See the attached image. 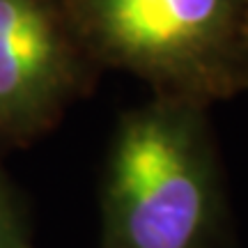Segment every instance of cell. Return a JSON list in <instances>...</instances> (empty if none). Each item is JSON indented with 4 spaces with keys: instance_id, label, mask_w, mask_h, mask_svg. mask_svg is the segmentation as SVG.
<instances>
[{
    "instance_id": "cell-1",
    "label": "cell",
    "mask_w": 248,
    "mask_h": 248,
    "mask_svg": "<svg viewBox=\"0 0 248 248\" xmlns=\"http://www.w3.org/2000/svg\"><path fill=\"white\" fill-rule=\"evenodd\" d=\"M207 106L152 94L117 122L101 184V248H230Z\"/></svg>"
},
{
    "instance_id": "cell-2",
    "label": "cell",
    "mask_w": 248,
    "mask_h": 248,
    "mask_svg": "<svg viewBox=\"0 0 248 248\" xmlns=\"http://www.w3.org/2000/svg\"><path fill=\"white\" fill-rule=\"evenodd\" d=\"M94 67L212 106L244 90L246 0H58Z\"/></svg>"
},
{
    "instance_id": "cell-3",
    "label": "cell",
    "mask_w": 248,
    "mask_h": 248,
    "mask_svg": "<svg viewBox=\"0 0 248 248\" xmlns=\"http://www.w3.org/2000/svg\"><path fill=\"white\" fill-rule=\"evenodd\" d=\"M92 69L58 0H0V142L51 131Z\"/></svg>"
},
{
    "instance_id": "cell-4",
    "label": "cell",
    "mask_w": 248,
    "mask_h": 248,
    "mask_svg": "<svg viewBox=\"0 0 248 248\" xmlns=\"http://www.w3.org/2000/svg\"><path fill=\"white\" fill-rule=\"evenodd\" d=\"M0 248H37L26 207L2 168H0Z\"/></svg>"
},
{
    "instance_id": "cell-5",
    "label": "cell",
    "mask_w": 248,
    "mask_h": 248,
    "mask_svg": "<svg viewBox=\"0 0 248 248\" xmlns=\"http://www.w3.org/2000/svg\"><path fill=\"white\" fill-rule=\"evenodd\" d=\"M244 88H248V0L244 14Z\"/></svg>"
}]
</instances>
